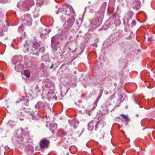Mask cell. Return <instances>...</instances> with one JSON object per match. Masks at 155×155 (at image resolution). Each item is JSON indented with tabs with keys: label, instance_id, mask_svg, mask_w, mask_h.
<instances>
[{
	"label": "cell",
	"instance_id": "obj_1",
	"mask_svg": "<svg viewBox=\"0 0 155 155\" xmlns=\"http://www.w3.org/2000/svg\"><path fill=\"white\" fill-rule=\"evenodd\" d=\"M50 142L48 140H41L40 144V146L41 148L45 149L47 148L49 146Z\"/></svg>",
	"mask_w": 155,
	"mask_h": 155
}]
</instances>
